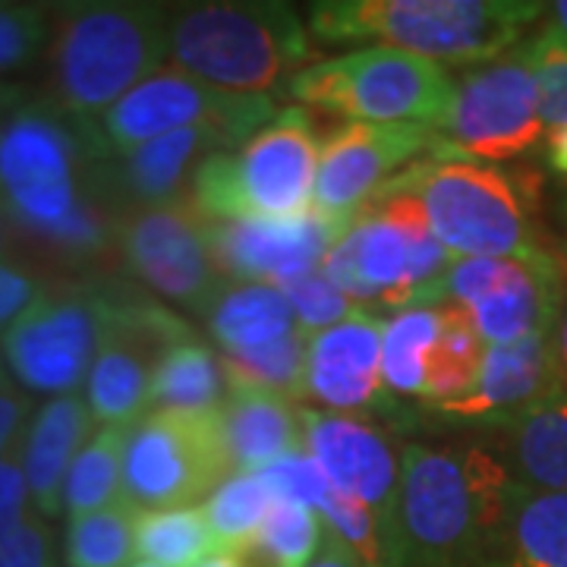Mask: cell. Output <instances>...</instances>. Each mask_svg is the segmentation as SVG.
I'll return each mask as SVG.
<instances>
[{
  "label": "cell",
  "mask_w": 567,
  "mask_h": 567,
  "mask_svg": "<svg viewBox=\"0 0 567 567\" xmlns=\"http://www.w3.org/2000/svg\"><path fill=\"white\" fill-rule=\"evenodd\" d=\"M32 416H35V401L29 391H22L13 382L0 388V457L22 445Z\"/></svg>",
  "instance_id": "43"
},
{
  "label": "cell",
  "mask_w": 567,
  "mask_h": 567,
  "mask_svg": "<svg viewBox=\"0 0 567 567\" xmlns=\"http://www.w3.org/2000/svg\"><path fill=\"white\" fill-rule=\"evenodd\" d=\"M199 567H240L237 565V558L230 555V551H215L212 558H205Z\"/></svg>",
  "instance_id": "49"
},
{
  "label": "cell",
  "mask_w": 567,
  "mask_h": 567,
  "mask_svg": "<svg viewBox=\"0 0 567 567\" xmlns=\"http://www.w3.org/2000/svg\"><path fill=\"white\" fill-rule=\"evenodd\" d=\"M227 401V382H224L221 357L205 347L196 334L186 338L167 357L155 372L152 385V410H174V413H218Z\"/></svg>",
  "instance_id": "29"
},
{
  "label": "cell",
  "mask_w": 567,
  "mask_h": 567,
  "mask_svg": "<svg viewBox=\"0 0 567 567\" xmlns=\"http://www.w3.org/2000/svg\"><path fill=\"white\" fill-rule=\"evenodd\" d=\"M218 429L234 473H262L303 451V406L278 394L227 391Z\"/></svg>",
  "instance_id": "24"
},
{
  "label": "cell",
  "mask_w": 567,
  "mask_h": 567,
  "mask_svg": "<svg viewBox=\"0 0 567 567\" xmlns=\"http://www.w3.org/2000/svg\"><path fill=\"white\" fill-rule=\"evenodd\" d=\"M107 155L99 123H82L58 104H20L0 136V205L10 221L63 252H99L117 224L89 199L85 171Z\"/></svg>",
  "instance_id": "1"
},
{
  "label": "cell",
  "mask_w": 567,
  "mask_h": 567,
  "mask_svg": "<svg viewBox=\"0 0 567 567\" xmlns=\"http://www.w3.org/2000/svg\"><path fill=\"white\" fill-rule=\"evenodd\" d=\"M265 480V486L271 488L275 502H300V505L312 507L322 514L324 505L331 502L334 488L328 483V476L322 473V466L316 464L306 451L290 454L278 464L265 466L259 473Z\"/></svg>",
  "instance_id": "40"
},
{
  "label": "cell",
  "mask_w": 567,
  "mask_h": 567,
  "mask_svg": "<svg viewBox=\"0 0 567 567\" xmlns=\"http://www.w3.org/2000/svg\"><path fill=\"white\" fill-rule=\"evenodd\" d=\"M230 473L218 413L148 410L126 425L123 498L136 511L199 505Z\"/></svg>",
  "instance_id": "12"
},
{
  "label": "cell",
  "mask_w": 567,
  "mask_h": 567,
  "mask_svg": "<svg viewBox=\"0 0 567 567\" xmlns=\"http://www.w3.org/2000/svg\"><path fill=\"white\" fill-rule=\"evenodd\" d=\"M546 20L561 32L567 39V0H555V3H546Z\"/></svg>",
  "instance_id": "48"
},
{
  "label": "cell",
  "mask_w": 567,
  "mask_h": 567,
  "mask_svg": "<svg viewBox=\"0 0 567 567\" xmlns=\"http://www.w3.org/2000/svg\"><path fill=\"white\" fill-rule=\"evenodd\" d=\"M565 293L561 265L555 262L551 252L454 259L416 306H461L480 338L488 347H502L533 334H551L565 306Z\"/></svg>",
  "instance_id": "11"
},
{
  "label": "cell",
  "mask_w": 567,
  "mask_h": 567,
  "mask_svg": "<svg viewBox=\"0 0 567 567\" xmlns=\"http://www.w3.org/2000/svg\"><path fill=\"white\" fill-rule=\"evenodd\" d=\"M3 111H7V107H3V95H0V136H3V126H7V117H3Z\"/></svg>",
  "instance_id": "53"
},
{
  "label": "cell",
  "mask_w": 567,
  "mask_h": 567,
  "mask_svg": "<svg viewBox=\"0 0 567 567\" xmlns=\"http://www.w3.org/2000/svg\"><path fill=\"white\" fill-rule=\"evenodd\" d=\"M35 514L25 473H22V445L0 457V543Z\"/></svg>",
  "instance_id": "41"
},
{
  "label": "cell",
  "mask_w": 567,
  "mask_h": 567,
  "mask_svg": "<svg viewBox=\"0 0 567 567\" xmlns=\"http://www.w3.org/2000/svg\"><path fill=\"white\" fill-rule=\"evenodd\" d=\"M224 148H234V142L212 126L177 130L114 155V162L104 167V177L114 193L136 208L181 203L183 189L193 183L205 158Z\"/></svg>",
  "instance_id": "22"
},
{
  "label": "cell",
  "mask_w": 567,
  "mask_h": 567,
  "mask_svg": "<svg viewBox=\"0 0 567 567\" xmlns=\"http://www.w3.org/2000/svg\"><path fill=\"white\" fill-rule=\"evenodd\" d=\"M275 505L271 488L259 473H230L203 502V514L218 551H234L262 529Z\"/></svg>",
  "instance_id": "35"
},
{
  "label": "cell",
  "mask_w": 567,
  "mask_h": 567,
  "mask_svg": "<svg viewBox=\"0 0 567 567\" xmlns=\"http://www.w3.org/2000/svg\"><path fill=\"white\" fill-rule=\"evenodd\" d=\"M306 567H360L357 565V558H353V551L328 529V524H324V543L322 548H319V555L309 561Z\"/></svg>",
  "instance_id": "45"
},
{
  "label": "cell",
  "mask_w": 567,
  "mask_h": 567,
  "mask_svg": "<svg viewBox=\"0 0 567 567\" xmlns=\"http://www.w3.org/2000/svg\"><path fill=\"white\" fill-rule=\"evenodd\" d=\"M445 66L372 44L344 58L316 61L284 85V95L347 123H423L435 126L451 102Z\"/></svg>",
  "instance_id": "9"
},
{
  "label": "cell",
  "mask_w": 567,
  "mask_h": 567,
  "mask_svg": "<svg viewBox=\"0 0 567 567\" xmlns=\"http://www.w3.org/2000/svg\"><path fill=\"white\" fill-rule=\"evenodd\" d=\"M99 432V420L82 394H63L41 404L22 439V473L41 520L63 514V483L80 451Z\"/></svg>",
  "instance_id": "23"
},
{
  "label": "cell",
  "mask_w": 567,
  "mask_h": 567,
  "mask_svg": "<svg viewBox=\"0 0 567 567\" xmlns=\"http://www.w3.org/2000/svg\"><path fill=\"white\" fill-rule=\"evenodd\" d=\"M486 350L488 344L480 338V331L473 328L470 316L461 306H439V334L425 357V404L429 410L454 404L473 391L483 360H486Z\"/></svg>",
  "instance_id": "28"
},
{
  "label": "cell",
  "mask_w": 567,
  "mask_h": 567,
  "mask_svg": "<svg viewBox=\"0 0 567 567\" xmlns=\"http://www.w3.org/2000/svg\"><path fill=\"white\" fill-rule=\"evenodd\" d=\"M3 246H7V212L0 205V252H3Z\"/></svg>",
  "instance_id": "52"
},
{
  "label": "cell",
  "mask_w": 567,
  "mask_h": 567,
  "mask_svg": "<svg viewBox=\"0 0 567 567\" xmlns=\"http://www.w3.org/2000/svg\"><path fill=\"white\" fill-rule=\"evenodd\" d=\"M385 316L357 309L350 319L309 338L306 398L328 406V413L388 410L391 394L382 375Z\"/></svg>",
  "instance_id": "20"
},
{
  "label": "cell",
  "mask_w": 567,
  "mask_h": 567,
  "mask_svg": "<svg viewBox=\"0 0 567 567\" xmlns=\"http://www.w3.org/2000/svg\"><path fill=\"white\" fill-rule=\"evenodd\" d=\"M517 492L498 451L404 445L398 567H480Z\"/></svg>",
  "instance_id": "2"
},
{
  "label": "cell",
  "mask_w": 567,
  "mask_h": 567,
  "mask_svg": "<svg viewBox=\"0 0 567 567\" xmlns=\"http://www.w3.org/2000/svg\"><path fill=\"white\" fill-rule=\"evenodd\" d=\"M51 39V10L39 3H0V80L41 58Z\"/></svg>",
  "instance_id": "38"
},
{
  "label": "cell",
  "mask_w": 567,
  "mask_h": 567,
  "mask_svg": "<svg viewBox=\"0 0 567 567\" xmlns=\"http://www.w3.org/2000/svg\"><path fill=\"white\" fill-rule=\"evenodd\" d=\"M558 221H561V230H565V240H567V183H565V189H561V199H558Z\"/></svg>",
  "instance_id": "50"
},
{
  "label": "cell",
  "mask_w": 567,
  "mask_h": 567,
  "mask_svg": "<svg viewBox=\"0 0 567 567\" xmlns=\"http://www.w3.org/2000/svg\"><path fill=\"white\" fill-rule=\"evenodd\" d=\"M104 309L102 287L39 290L0 334L10 375L29 394H80L102 344Z\"/></svg>",
  "instance_id": "13"
},
{
  "label": "cell",
  "mask_w": 567,
  "mask_h": 567,
  "mask_svg": "<svg viewBox=\"0 0 567 567\" xmlns=\"http://www.w3.org/2000/svg\"><path fill=\"white\" fill-rule=\"evenodd\" d=\"M218 551L203 507L140 511L136 517V558L162 567H199Z\"/></svg>",
  "instance_id": "32"
},
{
  "label": "cell",
  "mask_w": 567,
  "mask_h": 567,
  "mask_svg": "<svg viewBox=\"0 0 567 567\" xmlns=\"http://www.w3.org/2000/svg\"><path fill=\"white\" fill-rule=\"evenodd\" d=\"M130 567H162V565H152V561H133Z\"/></svg>",
  "instance_id": "54"
},
{
  "label": "cell",
  "mask_w": 567,
  "mask_h": 567,
  "mask_svg": "<svg viewBox=\"0 0 567 567\" xmlns=\"http://www.w3.org/2000/svg\"><path fill=\"white\" fill-rule=\"evenodd\" d=\"M162 3H66L51 10V104L82 123H99L130 89L167 58Z\"/></svg>",
  "instance_id": "4"
},
{
  "label": "cell",
  "mask_w": 567,
  "mask_h": 567,
  "mask_svg": "<svg viewBox=\"0 0 567 567\" xmlns=\"http://www.w3.org/2000/svg\"><path fill=\"white\" fill-rule=\"evenodd\" d=\"M193 328L136 290H107L102 344L85 379V404L99 425H130L152 410L155 372Z\"/></svg>",
  "instance_id": "14"
},
{
  "label": "cell",
  "mask_w": 567,
  "mask_h": 567,
  "mask_svg": "<svg viewBox=\"0 0 567 567\" xmlns=\"http://www.w3.org/2000/svg\"><path fill=\"white\" fill-rule=\"evenodd\" d=\"M439 334V306L401 309L385 322L382 375L388 394L425 401V357Z\"/></svg>",
  "instance_id": "33"
},
{
  "label": "cell",
  "mask_w": 567,
  "mask_h": 567,
  "mask_svg": "<svg viewBox=\"0 0 567 567\" xmlns=\"http://www.w3.org/2000/svg\"><path fill=\"white\" fill-rule=\"evenodd\" d=\"M551 350H555V365H558L561 385H565L567 391V293H565V306H561V316H558L555 331H551Z\"/></svg>",
  "instance_id": "47"
},
{
  "label": "cell",
  "mask_w": 567,
  "mask_h": 567,
  "mask_svg": "<svg viewBox=\"0 0 567 567\" xmlns=\"http://www.w3.org/2000/svg\"><path fill=\"white\" fill-rule=\"evenodd\" d=\"M13 379H10V369H7V360H3V350H0V388L10 385Z\"/></svg>",
  "instance_id": "51"
},
{
  "label": "cell",
  "mask_w": 567,
  "mask_h": 567,
  "mask_svg": "<svg viewBox=\"0 0 567 567\" xmlns=\"http://www.w3.org/2000/svg\"><path fill=\"white\" fill-rule=\"evenodd\" d=\"M123 442H126V425H99V432L82 447L63 483V511L70 517L126 502Z\"/></svg>",
  "instance_id": "31"
},
{
  "label": "cell",
  "mask_w": 567,
  "mask_h": 567,
  "mask_svg": "<svg viewBox=\"0 0 567 567\" xmlns=\"http://www.w3.org/2000/svg\"><path fill=\"white\" fill-rule=\"evenodd\" d=\"M136 517L130 502L70 517L63 533L66 567H130L136 558Z\"/></svg>",
  "instance_id": "34"
},
{
  "label": "cell",
  "mask_w": 567,
  "mask_h": 567,
  "mask_svg": "<svg viewBox=\"0 0 567 567\" xmlns=\"http://www.w3.org/2000/svg\"><path fill=\"white\" fill-rule=\"evenodd\" d=\"M435 130V152L470 162H514L546 142L539 85L524 41L498 61L464 70Z\"/></svg>",
  "instance_id": "10"
},
{
  "label": "cell",
  "mask_w": 567,
  "mask_h": 567,
  "mask_svg": "<svg viewBox=\"0 0 567 567\" xmlns=\"http://www.w3.org/2000/svg\"><path fill=\"white\" fill-rule=\"evenodd\" d=\"M546 3L533 0H324L309 35L328 44L375 41L439 66H480L514 51Z\"/></svg>",
  "instance_id": "3"
},
{
  "label": "cell",
  "mask_w": 567,
  "mask_h": 567,
  "mask_svg": "<svg viewBox=\"0 0 567 567\" xmlns=\"http://www.w3.org/2000/svg\"><path fill=\"white\" fill-rule=\"evenodd\" d=\"M480 567H567V492L517 486Z\"/></svg>",
  "instance_id": "25"
},
{
  "label": "cell",
  "mask_w": 567,
  "mask_h": 567,
  "mask_svg": "<svg viewBox=\"0 0 567 567\" xmlns=\"http://www.w3.org/2000/svg\"><path fill=\"white\" fill-rule=\"evenodd\" d=\"M0 567H54V539L48 520L32 514L0 543Z\"/></svg>",
  "instance_id": "42"
},
{
  "label": "cell",
  "mask_w": 567,
  "mask_h": 567,
  "mask_svg": "<svg viewBox=\"0 0 567 567\" xmlns=\"http://www.w3.org/2000/svg\"><path fill=\"white\" fill-rule=\"evenodd\" d=\"M252 543L271 555L278 567H306L324 543L322 514L300 502H275Z\"/></svg>",
  "instance_id": "36"
},
{
  "label": "cell",
  "mask_w": 567,
  "mask_h": 567,
  "mask_svg": "<svg viewBox=\"0 0 567 567\" xmlns=\"http://www.w3.org/2000/svg\"><path fill=\"white\" fill-rule=\"evenodd\" d=\"M505 435L507 473L514 483L536 492H567V391L529 406L498 429Z\"/></svg>",
  "instance_id": "26"
},
{
  "label": "cell",
  "mask_w": 567,
  "mask_h": 567,
  "mask_svg": "<svg viewBox=\"0 0 567 567\" xmlns=\"http://www.w3.org/2000/svg\"><path fill=\"white\" fill-rule=\"evenodd\" d=\"M539 85V114L548 130L567 126V39L543 17V25L524 39Z\"/></svg>",
  "instance_id": "37"
},
{
  "label": "cell",
  "mask_w": 567,
  "mask_h": 567,
  "mask_svg": "<svg viewBox=\"0 0 567 567\" xmlns=\"http://www.w3.org/2000/svg\"><path fill=\"white\" fill-rule=\"evenodd\" d=\"M35 297H39L35 281L25 271H20L17 265L0 259V328L13 322Z\"/></svg>",
  "instance_id": "44"
},
{
  "label": "cell",
  "mask_w": 567,
  "mask_h": 567,
  "mask_svg": "<svg viewBox=\"0 0 567 567\" xmlns=\"http://www.w3.org/2000/svg\"><path fill=\"white\" fill-rule=\"evenodd\" d=\"M306 360H309V334L297 328L281 341L252 347L244 353H221L224 382L227 391H262L287 401H303Z\"/></svg>",
  "instance_id": "30"
},
{
  "label": "cell",
  "mask_w": 567,
  "mask_h": 567,
  "mask_svg": "<svg viewBox=\"0 0 567 567\" xmlns=\"http://www.w3.org/2000/svg\"><path fill=\"white\" fill-rule=\"evenodd\" d=\"M435 130L423 123H357L331 130L319 152L316 208L350 221L410 164L435 152Z\"/></svg>",
  "instance_id": "17"
},
{
  "label": "cell",
  "mask_w": 567,
  "mask_h": 567,
  "mask_svg": "<svg viewBox=\"0 0 567 567\" xmlns=\"http://www.w3.org/2000/svg\"><path fill=\"white\" fill-rule=\"evenodd\" d=\"M303 451L322 466L334 492L365 505L382 524L398 567V488L401 457L385 435L360 416L303 406Z\"/></svg>",
  "instance_id": "18"
},
{
  "label": "cell",
  "mask_w": 567,
  "mask_h": 567,
  "mask_svg": "<svg viewBox=\"0 0 567 567\" xmlns=\"http://www.w3.org/2000/svg\"><path fill=\"white\" fill-rule=\"evenodd\" d=\"M543 145H546V164L551 167V174H558L567 183V126L548 130Z\"/></svg>",
  "instance_id": "46"
},
{
  "label": "cell",
  "mask_w": 567,
  "mask_h": 567,
  "mask_svg": "<svg viewBox=\"0 0 567 567\" xmlns=\"http://www.w3.org/2000/svg\"><path fill=\"white\" fill-rule=\"evenodd\" d=\"M319 130L306 107H287L249 140L215 152L196 171L186 203L205 221H284L316 205Z\"/></svg>",
  "instance_id": "7"
},
{
  "label": "cell",
  "mask_w": 567,
  "mask_h": 567,
  "mask_svg": "<svg viewBox=\"0 0 567 567\" xmlns=\"http://www.w3.org/2000/svg\"><path fill=\"white\" fill-rule=\"evenodd\" d=\"M281 293L287 297L290 309H293L297 328L303 334H309V338H316V334H322L328 328L341 324L360 309L347 293H341L334 284L328 281L322 271H312L306 278L284 284Z\"/></svg>",
  "instance_id": "39"
},
{
  "label": "cell",
  "mask_w": 567,
  "mask_h": 567,
  "mask_svg": "<svg viewBox=\"0 0 567 567\" xmlns=\"http://www.w3.org/2000/svg\"><path fill=\"white\" fill-rule=\"evenodd\" d=\"M221 353H244L297 331L293 309L275 284H230L203 316Z\"/></svg>",
  "instance_id": "27"
},
{
  "label": "cell",
  "mask_w": 567,
  "mask_h": 567,
  "mask_svg": "<svg viewBox=\"0 0 567 567\" xmlns=\"http://www.w3.org/2000/svg\"><path fill=\"white\" fill-rule=\"evenodd\" d=\"M271 117L275 102L268 95H234L189 76L181 66H162L104 114L99 133L107 155H123L136 145L193 126H212L240 145Z\"/></svg>",
  "instance_id": "15"
},
{
  "label": "cell",
  "mask_w": 567,
  "mask_h": 567,
  "mask_svg": "<svg viewBox=\"0 0 567 567\" xmlns=\"http://www.w3.org/2000/svg\"><path fill=\"white\" fill-rule=\"evenodd\" d=\"M454 256L435 240L423 203L401 181L388 183L363 205L322 262V275L341 293L372 312L410 309L445 275Z\"/></svg>",
  "instance_id": "8"
},
{
  "label": "cell",
  "mask_w": 567,
  "mask_h": 567,
  "mask_svg": "<svg viewBox=\"0 0 567 567\" xmlns=\"http://www.w3.org/2000/svg\"><path fill=\"white\" fill-rule=\"evenodd\" d=\"M423 203L435 240L454 259H507L548 252L539 237L536 186L502 164L432 152L401 171Z\"/></svg>",
  "instance_id": "6"
},
{
  "label": "cell",
  "mask_w": 567,
  "mask_h": 567,
  "mask_svg": "<svg viewBox=\"0 0 567 567\" xmlns=\"http://www.w3.org/2000/svg\"><path fill=\"white\" fill-rule=\"evenodd\" d=\"M558 391H565V385L555 365L551 334H533L517 344L488 347L473 391L454 404L435 406L432 413L447 423L502 429Z\"/></svg>",
  "instance_id": "21"
},
{
  "label": "cell",
  "mask_w": 567,
  "mask_h": 567,
  "mask_svg": "<svg viewBox=\"0 0 567 567\" xmlns=\"http://www.w3.org/2000/svg\"><path fill=\"white\" fill-rule=\"evenodd\" d=\"M114 240L142 284L193 316H205L227 287L205 240V218L186 199L130 212L117 224Z\"/></svg>",
  "instance_id": "16"
},
{
  "label": "cell",
  "mask_w": 567,
  "mask_h": 567,
  "mask_svg": "<svg viewBox=\"0 0 567 567\" xmlns=\"http://www.w3.org/2000/svg\"><path fill=\"white\" fill-rule=\"evenodd\" d=\"M167 58L234 95H265L316 63L309 25L290 3H186L167 10Z\"/></svg>",
  "instance_id": "5"
},
{
  "label": "cell",
  "mask_w": 567,
  "mask_h": 567,
  "mask_svg": "<svg viewBox=\"0 0 567 567\" xmlns=\"http://www.w3.org/2000/svg\"><path fill=\"white\" fill-rule=\"evenodd\" d=\"M347 224L312 205L300 218L284 221H205V240L227 281L284 287L322 271Z\"/></svg>",
  "instance_id": "19"
}]
</instances>
